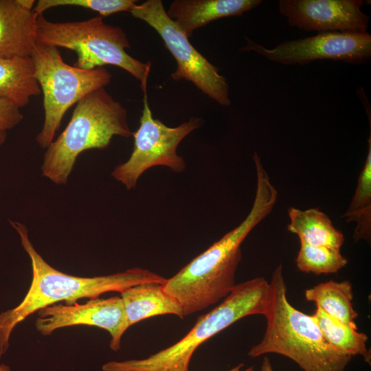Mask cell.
<instances>
[{
  "label": "cell",
  "mask_w": 371,
  "mask_h": 371,
  "mask_svg": "<svg viewBox=\"0 0 371 371\" xmlns=\"http://www.w3.org/2000/svg\"><path fill=\"white\" fill-rule=\"evenodd\" d=\"M256 190L245 219L206 250L193 258L163 284L180 305L183 317L215 304L235 286V275L242 259L240 246L249 234L272 211L278 199L258 155L253 156Z\"/></svg>",
  "instance_id": "obj_1"
},
{
  "label": "cell",
  "mask_w": 371,
  "mask_h": 371,
  "mask_svg": "<svg viewBox=\"0 0 371 371\" xmlns=\"http://www.w3.org/2000/svg\"><path fill=\"white\" fill-rule=\"evenodd\" d=\"M28 254L32 269L30 286L21 303L0 313V359L9 348V340L14 328L29 315L40 309L65 301L76 303L81 298H98L104 293L117 291L139 284H164L166 278L148 269L134 267L106 276L85 278L63 273L50 266L37 252L28 237L23 224L10 221Z\"/></svg>",
  "instance_id": "obj_2"
},
{
  "label": "cell",
  "mask_w": 371,
  "mask_h": 371,
  "mask_svg": "<svg viewBox=\"0 0 371 371\" xmlns=\"http://www.w3.org/2000/svg\"><path fill=\"white\" fill-rule=\"evenodd\" d=\"M269 283L272 300L265 316L266 330L248 355L256 358L278 354L293 361L303 371H345L352 357L328 343L313 315L290 304L282 264L276 267Z\"/></svg>",
  "instance_id": "obj_3"
},
{
  "label": "cell",
  "mask_w": 371,
  "mask_h": 371,
  "mask_svg": "<svg viewBox=\"0 0 371 371\" xmlns=\"http://www.w3.org/2000/svg\"><path fill=\"white\" fill-rule=\"evenodd\" d=\"M272 300L270 283L262 277L235 285L224 300L201 315L179 341L141 359L109 361L103 371H189L191 358L203 343L249 315L265 316Z\"/></svg>",
  "instance_id": "obj_4"
},
{
  "label": "cell",
  "mask_w": 371,
  "mask_h": 371,
  "mask_svg": "<svg viewBox=\"0 0 371 371\" xmlns=\"http://www.w3.org/2000/svg\"><path fill=\"white\" fill-rule=\"evenodd\" d=\"M116 135H133L127 111L105 87L97 89L76 104L64 131L47 148L41 166L43 176L65 185L81 153L104 149Z\"/></svg>",
  "instance_id": "obj_5"
},
{
  "label": "cell",
  "mask_w": 371,
  "mask_h": 371,
  "mask_svg": "<svg viewBox=\"0 0 371 371\" xmlns=\"http://www.w3.org/2000/svg\"><path fill=\"white\" fill-rule=\"evenodd\" d=\"M36 42L75 52L77 60L74 66L80 69H93L106 65L118 67L139 80L143 93H147L151 63H143L130 56L126 51L131 45L125 32L119 26L104 23L102 16L53 22L40 14Z\"/></svg>",
  "instance_id": "obj_6"
},
{
  "label": "cell",
  "mask_w": 371,
  "mask_h": 371,
  "mask_svg": "<svg viewBox=\"0 0 371 371\" xmlns=\"http://www.w3.org/2000/svg\"><path fill=\"white\" fill-rule=\"evenodd\" d=\"M31 58L34 77L43 94L45 114L36 141L45 148L52 142L67 111L91 92L105 87L112 75L103 67L82 69L69 65L57 47L37 42Z\"/></svg>",
  "instance_id": "obj_7"
},
{
  "label": "cell",
  "mask_w": 371,
  "mask_h": 371,
  "mask_svg": "<svg viewBox=\"0 0 371 371\" xmlns=\"http://www.w3.org/2000/svg\"><path fill=\"white\" fill-rule=\"evenodd\" d=\"M130 13L153 27L163 40L177 65V69L171 74L174 80L183 79L191 82L219 104H231L225 77L190 43L189 38L168 16L161 0L136 3Z\"/></svg>",
  "instance_id": "obj_8"
},
{
  "label": "cell",
  "mask_w": 371,
  "mask_h": 371,
  "mask_svg": "<svg viewBox=\"0 0 371 371\" xmlns=\"http://www.w3.org/2000/svg\"><path fill=\"white\" fill-rule=\"evenodd\" d=\"M143 102L139 126L133 133V152L128 159L117 166L111 173L127 190L135 188L140 176L153 166H166L173 172H182L186 162L177 155V148L186 136L202 124L201 118L192 117L176 127H169L153 117L147 93H144Z\"/></svg>",
  "instance_id": "obj_9"
},
{
  "label": "cell",
  "mask_w": 371,
  "mask_h": 371,
  "mask_svg": "<svg viewBox=\"0 0 371 371\" xmlns=\"http://www.w3.org/2000/svg\"><path fill=\"white\" fill-rule=\"evenodd\" d=\"M241 52H255L282 65H304L316 60H333L350 64L366 63L371 57V35L368 32H327L284 41L268 49L246 38Z\"/></svg>",
  "instance_id": "obj_10"
},
{
  "label": "cell",
  "mask_w": 371,
  "mask_h": 371,
  "mask_svg": "<svg viewBox=\"0 0 371 371\" xmlns=\"http://www.w3.org/2000/svg\"><path fill=\"white\" fill-rule=\"evenodd\" d=\"M36 328L43 335H49L64 327L87 325L104 329L111 337L109 346L120 348L121 338L129 325L121 297L93 298L85 304H52L38 311Z\"/></svg>",
  "instance_id": "obj_11"
},
{
  "label": "cell",
  "mask_w": 371,
  "mask_h": 371,
  "mask_svg": "<svg viewBox=\"0 0 371 371\" xmlns=\"http://www.w3.org/2000/svg\"><path fill=\"white\" fill-rule=\"evenodd\" d=\"M362 0H280L290 25L306 32H367L370 17Z\"/></svg>",
  "instance_id": "obj_12"
},
{
  "label": "cell",
  "mask_w": 371,
  "mask_h": 371,
  "mask_svg": "<svg viewBox=\"0 0 371 371\" xmlns=\"http://www.w3.org/2000/svg\"><path fill=\"white\" fill-rule=\"evenodd\" d=\"M34 0H0V57H31L38 15Z\"/></svg>",
  "instance_id": "obj_13"
},
{
  "label": "cell",
  "mask_w": 371,
  "mask_h": 371,
  "mask_svg": "<svg viewBox=\"0 0 371 371\" xmlns=\"http://www.w3.org/2000/svg\"><path fill=\"white\" fill-rule=\"evenodd\" d=\"M261 2V0H175L166 12L190 38L196 29L211 21L240 16Z\"/></svg>",
  "instance_id": "obj_14"
},
{
  "label": "cell",
  "mask_w": 371,
  "mask_h": 371,
  "mask_svg": "<svg viewBox=\"0 0 371 371\" xmlns=\"http://www.w3.org/2000/svg\"><path fill=\"white\" fill-rule=\"evenodd\" d=\"M120 294L129 326L156 315L171 314L184 317L180 305L164 291L163 284H139Z\"/></svg>",
  "instance_id": "obj_15"
},
{
  "label": "cell",
  "mask_w": 371,
  "mask_h": 371,
  "mask_svg": "<svg viewBox=\"0 0 371 371\" xmlns=\"http://www.w3.org/2000/svg\"><path fill=\"white\" fill-rule=\"evenodd\" d=\"M289 223L287 230L297 235L300 242L317 246L341 249L344 236L330 218L318 208L288 209Z\"/></svg>",
  "instance_id": "obj_16"
},
{
  "label": "cell",
  "mask_w": 371,
  "mask_h": 371,
  "mask_svg": "<svg viewBox=\"0 0 371 371\" xmlns=\"http://www.w3.org/2000/svg\"><path fill=\"white\" fill-rule=\"evenodd\" d=\"M41 93L31 57H0V100L21 109Z\"/></svg>",
  "instance_id": "obj_17"
},
{
  "label": "cell",
  "mask_w": 371,
  "mask_h": 371,
  "mask_svg": "<svg viewBox=\"0 0 371 371\" xmlns=\"http://www.w3.org/2000/svg\"><path fill=\"white\" fill-rule=\"evenodd\" d=\"M352 286L350 281L330 280L319 283L304 292L307 301L326 314L358 330L355 319L358 313L354 309Z\"/></svg>",
  "instance_id": "obj_18"
},
{
  "label": "cell",
  "mask_w": 371,
  "mask_h": 371,
  "mask_svg": "<svg viewBox=\"0 0 371 371\" xmlns=\"http://www.w3.org/2000/svg\"><path fill=\"white\" fill-rule=\"evenodd\" d=\"M368 139V151L361 171L355 194L348 210L344 214L346 221L356 223L353 238L370 244L371 240V123Z\"/></svg>",
  "instance_id": "obj_19"
},
{
  "label": "cell",
  "mask_w": 371,
  "mask_h": 371,
  "mask_svg": "<svg viewBox=\"0 0 371 371\" xmlns=\"http://www.w3.org/2000/svg\"><path fill=\"white\" fill-rule=\"evenodd\" d=\"M313 315L328 344L343 354L351 357L362 356L370 365L371 353L366 346L368 337L365 333L331 317L319 308Z\"/></svg>",
  "instance_id": "obj_20"
},
{
  "label": "cell",
  "mask_w": 371,
  "mask_h": 371,
  "mask_svg": "<svg viewBox=\"0 0 371 371\" xmlns=\"http://www.w3.org/2000/svg\"><path fill=\"white\" fill-rule=\"evenodd\" d=\"M297 269L304 273L315 275L335 273L343 269L348 260L340 249L317 247L300 242L295 258Z\"/></svg>",
  "instance_id": "obj_21"
},
{
  "label": "cell",
  "mask_w": 371,
  "mask_h": 371,
  "mask_svg": "<svg viewBox=\"0 0 371 371\" xmlns=\"http://www.w3.org/2000/svg\"><path fill=\"white\" fill-rule=\"evenodd\" d=\"M137 3L135 0H38L33 11L38 16L46 10L60 6H76L98 12L102 16L120 12H129Z\"/></svg>",
  "instance_id": "obj_22"
},
{
  "label": "cell",
  "mask_w": 371,
  "mask_h": 371,
  "mask_svg": "<svg viewBox=\"0 0 371 371\" xmlns=\"http://www.w3.org/2000/svg\"><path fill=\"white\" fill-rule=\"evenodd\" d=\"M23 115L20 109L8 100H0V129L8 131L17 126Z\"/></svg>",
  "instance_id": "obj_23"
},
{
  "label": "cell",
  "mask_w": 371,
  "mask_h": 371,
  "mask_svg": "<svg viewBox=\"0 0 371 371\" xmlns=\"http://www.w3.org/2000/svg\"><path fill=\"white\" fill-rule=\"evenodd\" d=\"M259 371H274L271 361L268 357H265L263 358Z\"/></svg>",
  "instance_id": "obj_24"
},
{
  "label": "cell",
  "mask_w": 371,
  "mask_h": 371,
  "mask_svg": "<svg viewBox=\"0 0 371 371\" xmlns=\"http://www.w3.org/2000/svg\"><path fill=\"white\" fill-rule=\"evenodd\" d=\"M244 364L239 363L236 366L232 368L228 371H255L253 367H249L247 368L243 369Z\"/></svg>",
  "instance_id": "obj_25"
},
{
  "label": "cell",
  "mask_w": 371,
  "mask_h": 371,
  "mask_svg": "<svg viewBox=\"0 0 371 371\" xmlns=\"http://www.w3.org/2000/svg\"><path fill=\"white\" fill-rule=\"evenodd\" d=\"M6 136V131L0 129V146L5 142Z\"/></svg>",
  "instance_id": "obj_26"
},
{
  "label": "cell",
  "mask_w": 371,
  "mask_h": 371,
  "mask_svg": "<svg viewBox=\"0 0 371 371\" xmlns=\"http://www.w3.org/2000/svg\"><path fill=\"white\" fill-rule=\"evenodd\" d=\"M0 371H11L10 367L4 363L0 364Z\"/></svg>",
  "instance_id": "obj_27"
}]
</instances>
